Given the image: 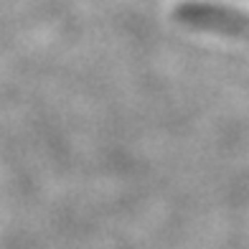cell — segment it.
I'll list each match as a JSON object with an SVG mask.
<instances>
[{
	"mask_svg": "<svg viewBox=\"0 0 249 249\" xmlns=\"http://www.w3.org/2000/svg\"><path fill=\"white\" fill-rule=\"evenodd\" d=\"M186 18L191 23L209 31H221L229 36H249V13L247 10H231V8H216L211 3L188 5Z\"/></svg>",
	"mask_w": 249,
	"mask_h": 249,
	"instance_id": "6da1fadb",
	"label": "cell"
}]
</instances>
